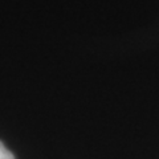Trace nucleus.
Returning a JSON list of instances; mask_svg holds the SVG:
<instances>
[{
  "mask_svg": "<svg viewBox=\"0 0 159 159\" xmlns=\"http://www.w3.org/2000/svg\"><path fill=\"white\" fill-rule=\"evenodd\" d=\"M0 159H15V155L3 145V142H0Z\"/></svg>",
  "mask_w": 159,
  "mask_h": 159,
  "instance_id": "f257e3e1",
  "label": "nucleus"
}]
</instances>
